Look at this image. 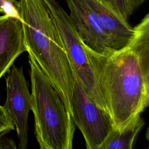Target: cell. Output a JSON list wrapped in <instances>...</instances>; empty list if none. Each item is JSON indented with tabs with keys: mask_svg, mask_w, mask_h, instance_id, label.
Returning <instances> with one entry per match:
<instances>
[{
	"mask_svg": "<svg viewBox=\"0 0 149 149\" xmlns=\"http://www.w3.org/2000/svg\"><path fill=\"white\" fill-rule=\"evenodd\" d=\"M84 46L114 128L122 129L147 107L139 59L127 48L103 55Z\"/></svg>",
	"mask_w": 149,
	"mask_h": 149,
	"instance_id": "1",
	"label": "cell"
},
{
	"mask_svg": "<svg viewBox=\"0 0 149 149\" xmlns=\"http://www.w3.org/2000/svg\"><path fill=\"white\" fill-rule=\"evenodd\" d=\"M22 21L27 52L51 80L71 114L74 77L68 55L43 0L15 3Z\"/></svg>",
	"mask_w": 149,
	"mask_h": 149,
	"instance_id": "2",
	"label": "cell"
},
{
	"mask_svg": "<svg viewBox=\"0 0 149 149\" xmlns=\"http://www.w3.org/2000/svg\"><path fill=\"white\" fill-rule=\"evenodd\" d=\"M31 111L41 149H72L75 124L58 91L29 52Z\"/></svg>",
	"mask_w": 149,
	"mask_h": 149,
	"instance_id": "3",
	"label": "cell"
},
{
	"mask_svg": "<svg viewBox=\"0 0 149 149\" xmlns=\"http://www.w3.org/2000/svg\"><path fill=\"white\" fill-rule=\"evenodd\" d=\"M43 1L59 34L73 72L93 101L108 112L84 44L69 15L58 0Z\"/></svg>",
	"mask_w": 149,
	"mask_h": 149,
	"instance_id": "4",
	"label": "cell"
},
{
	"mask_svg": "<svg viewBox=\"0 0 149 149\" xmlns=\"http://www.w3.org/2000/svg\"><path fill=\"white\" fill-rule=\"evenodd\" d=\"M74 86L71 115L81 132L87 149H100L114 129L109 113L99 107L90 97L73 72Z\"/></svg>",
	"mask_w": 149,
	"mask_h": 149,
	"instance_id": "5",
	"label": "cell"
},
{
	"mask_svg": "<svg viewBox=\"0 0 149 149\" xmlns=\"http://www.w3.org/2000/svg\"><path fill=\"white\" fill-rule=\"evenodd\" d=\"M6 99L3 107L13 122L20 149L28 145V116L31 111V97L23 67L13 65L6 78Z\"/></svg>",
	"mask_w": 149,
	"mask_h": 149,
	"instance_id": "6",
	"label": "cell"
},
{
	"mask_svg": "<svg viewBox=\"0 0 149 149\" xmlns=\"http://www.w3.org/2000/svg\"><path fill=\"white\" fill-rule=\"evenodd\" d=\"M69 16L84 45L100 54L116 51L114 45L100 23L81 0H66Z\"/></svg>",
	"mask_w": 149,
	"mask_h": 149,
	"instance_id": "7",
	"label": "cell"
},
{
	"mask_svg": "<svg viewBox=\"0 0 149 149\" xmlns=\"http://www.w3.org/2000/svg\"><path fill=\"white\" fill-rule=\"evenodd\" d=\"M25 51L27 48L20 19L6 13L0 16V79Z\"/></svg>",
	"mask_w": 149,
	"mask_h": 149,
	"instance_id": "8",
	"label": "cell"
},
{
	"mask_svg": "<svg viewBox=\"0 0 149 149\" xmlns=\"http://www.w3.org/2000/svg\"><path fill=\"white\" fill-rule=\"evenodd\" d=\"M95 16L110 37L116 51L127 47L134 29L112 10L98 0H81Z\"/></svg>",
	"mask_w": 149,
	"mask_h": 149,
	"instance_id": "9",
	"label": "cell"
},
{
	"mask_svg": "<svg viewBox=\"0 0 149 149\" xmlns=\"http://www.w3.org/2000/svg\"><path fill=\"white\" fill-rule=\"evenodd\" d=\"M130 41L126 48L137 56L143 76L147 104L149 100V12L134 28Z\"/></svg>",
	"mask_w": 149,
	"mask_h": 149,
	"instance_id": "10",
	"label": "cell"
},
{
	"mask_svg": "<svg viewBox=\"0 0 149 149\" xmlns=\"http://www.w3.org/2000/svg\"><path fill=\"white\" fill-rule=\"evenodd\" d=\"M140 115L132 119L120 129H113L100 149H131L139 132L144 125Z\"/></svg>",
	"mask_w": 149,
	"mask_h": 149,
	"instance_id": "11",
	"label": "cell"
},
{
	"mask_svg": "<svg viewBox=\"0 0 149 149\" xmlns=\"http://www.w3.org/2000/svg\"><path fill=\"white\" fill-rule=\"evenodd\" d=\"M116 13L124 20L127 22V19L133 13L129 0H98Z\"/></svg>",
	"mask_w": 149,
	"mask_h": 149,
	"instance_id": "12",
	"label": "cell"
},
{
	"mask_svg": "<svg viewBox=\"0 0 149 149\" xmlns=\"http://www.w3.org/2000/svg\"><path fill=\"white\" fill-rule=\"evenodd\" d=\"M15 129L14 124L7 111L3 106L0 105V139Z\"/></svg>",
	"mask_w": 149,
	"mask_h": 149,
	"instance_id": "13",
	"label": "cell"
},
{
	"mask_svg": "<svg viewBox=\"0 0 149 149\" xmlns=\"http://www.w3.org/2000/svg\"><path fill=\"white\" fill-rule=\"evenodd\" d=\"M17 0H0V13L17 16L15 3Z\"/></svg>",
	"mask_w": 149,
	"mask_h": 149,
	"instance_id": "14",
	"label": "cell"
},
{
	"mask_svg": "<svg viewBox=\"0 0 149 149\" xmlns=\"http://www.w3.org/2000/svg\"><path fill=\"white\" fill-rule=\"evenodd\" d=\"M2 138L0 139V149L17 148L15 142L12 139L7 137H5L4 139Z\"/></svg>",
	"mask_w": 149,
	"mask_h": 149,
	"instance_id": "15",
	"label": "cell"
},
{
	"mask_svg": "<svg viewBox=\"0 0 149 149\" xmlns=\"http://www.w3.org/2000/svg\"><path fill=\"white\" fill-rule=\"evenodd\" d=\"M133 11L137 9L146 0H129Z\"/></svg>",
	"mask_w": 149,
	"mask_h": 149,
	"instance_id": "16",
	"label": "cell"
},
{
	"mask_svg": "<svg viewBox=\"0 0 149 149\" xmlns=\"http://www.w3.org/2000/svg\"><path fill=\"white\" fill-rule=\"evenodd\" d=\"M146 139L147 140V141L148 142V144H149V126L148 127V128L147 129V131H146ZM148 148H149V146H148Z\"/></svg>",
	"mask_w": 149,
	"mask_h": 149,
	"instance_id": "17",
	"label": "cell"
},
{
	"mask_svg": "<svg viewBox=\"0 0 149 149\" xmlns=\"http://www.w3.org/2000/svg\"><path fill=\"white\" fill-rule=\"evenodd\" d=\"M147 105H148V106L149 105V100H148V104H147Z\"/></svg>",
	"mask_w": 149,
	"mask_h": 149,
	"instance_id": "18",
	"label": "cell"
}]
</instances>
